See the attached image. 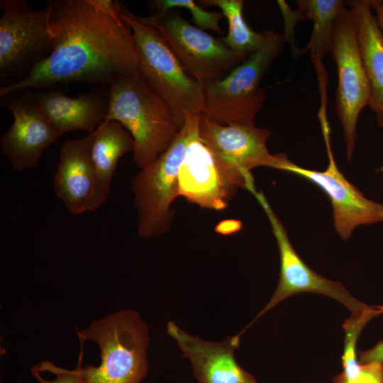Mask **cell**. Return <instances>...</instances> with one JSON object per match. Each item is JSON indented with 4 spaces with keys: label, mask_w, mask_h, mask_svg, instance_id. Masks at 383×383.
Masks as SVG:
<instances>
[{
    "label": "cell",
    "mask_w": 383,
    "mask_h": 383,
    "mask_svg": "<svg viewBox=\"0 0 383 383\" xmlns=\"http://www.w3.org/2000/svg\"><path fill=\"white\" fill-rule=\"evenodd\" d=\"M287 38L267 30L264 45L224 78L206 85L202 116L222 125H255L266 100L260 83L274 60L283 50Z\"/></svg>",
    "instance_id": "277c9868"
},
{
    "label": "cell",
    "mask_w": 383,
    "mask_h": 383,
    "mask_svg": "<svg viewBox=\"0 0 383 383\" xmlns=\"http://www.w3.org/2000/svg\"><path fill=\"white\" fill-rule=\"evenodd\" d=\"M297 12L313 21L310 40L301 52L310 51L313 60L323 58L331 52L335 21L345 8L341 0H299Z\"/></svg>",
    "instance_id": "ffe728a7"
},
{
    "label": "cell",
    "mask_w": 383,
    "mask_h": 383,
    "mask_svg": "<svg viewBox=\"0 0 383 383\" xmlns=\"http://www.w3.org/2000/svg\"><path fill=\"white\" fill-rule=\"evenodd\" d=\"M201 116H187L171 145L132 179L139 238L149 239L170 231L174 215L171 206L178 196L180 165L188 143L199 133Z\"/></svg>",
    "instance_id": "5b68a950"
},
{
    "label": "cell",
    "mask_w": 383,
    "mask_h": 383,
    "mask_svg": "<svg viewBox=\"0 0 383 383\" xmlns=\"http://www.w3.org/2000/svg\"><path fill=\"white\" fill-rule=\"evenodd\" d=\"M79 340L96 342L101 364L80 367L82 383H141L148 370V329L140 314L123 310L77 331Z\"/></svg>",
    "instance_id": "3957f363"
},
{
    "label": "cell",
    "mask_w": 383,
    "mask_h": 383,
    "mask_svg": "<svg viewBox=\"0 0 383 383\" xmlns=\"http://www.w3.org/2000/svg\"><path fill=\"white\" fill-rule=\"evenodd\" d=\"M237 191L217 167L199 131L188 143L180 165L178 196L218 211L227 207Z\"/></svg>",
    "instance_id": "2e32d148"
},
{
    "label": "cell",
    "mask_w": 383,
    "mask_h": 383,
    "mask_svg": "<svg viewBox=\"0 0 383 383\" xmlns=\"http://www.w3.org/2000/svg\"><path fill=\"white\" fill-rule=\"evenodd\" d=\"M250 192L255 196L265 211L277 240L280 257V274L277 287L267 304L255 318L239 333L244 332L257 320L285 299L301 292H313L331 297L347 307L352 317L358 318L371 311L375 306L367 305L348 292L340 282L329 280L310 269L296 252L282 223L277 216L265 195L255 188Z\"/></svg>",
    "instance_id": "30bf717a"
},
{
    "label": "cell",
    "mask_w": 383,
    "mask_h": 383,
    "mask_svg": "<svg viewBox=\"0 0 383 383\" xmlns=\"http://www.w3.org/2000/svg\"><path fill=\"white\" fill-rule=\"evenodd\" d=\"M139 59V72L165 101L183 126L188 115L202 114L204 89L184 70L164 40L137 16L122 6Z\"/></svg>",
    "instance_id": "8992f818"
},
{
    "label": "cell",
    "mask_w": 383,
    "mask_h": 383,
    "mask_svg": "<svg viewBox=\"0 0 383 383\" xmlns=\"http://www.w3.org/2000/svg\"><path fill=\"white\" fill-rule=\"evenodd\" d=\"M323 128L329 158L325 170L303 168L291 162L286 155L279 170L306 179L326 194L333 209L335 228L339 235L346 240L357 226L383 221V204L366 198L340 172L331 151L328 129Z\"/></svg>",
    "instance_id": "7c38bea8"
},
{
    "label": "cell",
    "mask_w": 383,
    "mask_h": 383,
    "mask_svg": "<svg viewBox=\"0 0 383 383\" xmlns=\"http://www.w3.org/2000/svg\"><path fill=\"white\" fill-rule=\"evenodd\" d=\"M337 67L335 109L343 127L346 156L351 160L362 109L370 101V86L361 60L353 15L345 7L335 21L330 52Z\"/></svg>",
    "instance_id": "8fae6325"
},
{
    "label": "cell",
    "mask_w": 383,
    "mask_h": 383,
    "mask_svg": "<svg viewBox=\"0 0 383 383\" xmlns=\"http://www.w3.org/2000/svg\"><path fill=\"white\" fill-rule=\"evenodd\" d=\"M358 355L359 362L361 364L373 362L383 363V340L367 350H360Z\"/></svg>",
    "instance_id": "d4e9b609"
},
{
    "label": "cell",
    "mask_w": 383,
    "mask_h": 383,
    "mask_svg": "<svg viewBox=\"0 0 383 383\" xmlns=\"http://www.w3.org/2000/svg\"><path fill=\"white\" fill-rule=\"evenodd\" d=\"M47 7L51 54L22 80L1 87V98L60 84H109L116 75L139 71L131 28L118 1L53 0Z\"/></svg>",
    "instance_id": "6da1fadb"
},
{
    "label": "cell",
    "mask_w": 383,
    "mask_h": 383,
    "mask_svg": "<svg viewBox=\"0 0 383 383\" xmlns=\"http://www.w3.org/2000/svg\"><path fill=\"white\" fill-rule=\"evenodd\" d=\"M134 140L123 126L115 121H104L94 132L91 157L94 167V184L87 211H95L104 204L119 160L133 152Z\"/></svg>",
    "instance_id": "d6986e66"
},
{
    "label": "cell",
    "mask_w": 383,
    "mask_h": 383,
    "mask_svg": "<svg viewBox=\"0 0 383 383\" xmlns=\"http://www.w3.org/2000/svg\"><path fill=\"white\" fill-rule=\"evenodd\" d=\"M150 4L157 11L155 13L180 8L187 9L190 12L192 22L197 28L223 34L220 26V21L224 17L222 13L206 11L192 0H155L150 1Z\"/></svg>",
    "instance_id": "7402d4cb"
},
{
    "label": "cell",
    "mask_w": 383,
    "mask_h": 383,
    "mask_svg": "<svg viewBox=\"0 0 383 383\" xmlns=\"http://www.w3.org/2000/svg\"><path fill=\"white\" fill-rule=\"evenodd\" d=\"M0 78L4 87L22 80L54 48L48 7L35 10L24 0H1Z\"/></svg>",
    "instance_id": "ba28073f"
},
{
    "label": "cell",
    "mask_w": 383,
    "mask_h": 383,
    "mask_svg": "<svg viewBox=\"0 0 383 383\" xmlns=\"http://www.w3.org/2000/svg\"><path fill=\"white\" fill-rule=\"evenodd\" d=\"M167 333L176 340L183 357L190 361L198 383H258L235 360L240 339L236 335L219 342L207 341L184 331L173 321L167 323Z\"/></svg>",
    "instance_id": "5bb4252c"
},
{
    "label": "cell",
    "mask_w": 383,
    "mask_h": 383,
    "mask_svg": "<svg viewBox=\"0 0 383 383\" xmlns=\"http://www.w3.org/2000/svg\"><path fill=\"white\" fill-rule=\"evenodd\" d=\"M1 106L13 116L11 126L2 135L1 151L16 172L36 169L43 152L60 135L33 101L30 89L1 98Z\"/></svg>",
    "instance_id": "4fadbf2b"
},
{
    "label": "cell",
    "mask_w": 383,
    "mask_h": 383,
    "mask_svg": "<svg viewBox=\"0 0 383 383\" xmlns=\"http://www.w3.org/2000/svg\"><path fill=\"white\" fill-rule=\"evenodd\" d=\"M271 131L255 125H222L201 115L199 136L225 177L236 188L255 187L251 170L260 166L279 168L283 153L267 147Z\"/></svg>",
    "instance_id": "9c48e42d"
},
{
    "label": "cell",
    "mask_w": 383,
    "mask_h": 383,
    "mask_svg": "<svg viewBox=\"0 0 383 383\" xmlns=\"http://www.w3.org/2000/svg\"><path fill=\"white\" fill-rule=\"evenodd\" d=\"M333 383H383V363H360L357 366L343 370Z\"/></svg>",
    "instance_id": "cb8c5ba5"
},
{
    "label": "cell",
    "mask_w": 383,
    "mask_h": 383,
    "mask_svg": "<svg viewBox=\"0 0 383 383\" xmlns=\"http://www.w3.org/2000/svg\"><path fill=\"white\" fill-rule=\"evenodd\" d=\"M199 2L205 6H215L221 9L228 23V33L221 39L233 52L248 58L264 45L267 30L255 32L247 24L243 14L244 1L209 0Z\"/></svg>",
    "instance_id": "44dd1931"
},
{
    "label": "cell",
    "mask_w": 383,
    "mask_h": 383,
    "mask_svg": "<svg viewBox=\"0 0 383 383\" xmlns=\"http://www.w3.org/2000/svg\"><path fill=\"white\" fill-rule=\"evenodd\" d=\"M379 171L383 172V166L379 169Z\"/></svg>",
    "instance_id": "83f0119b"
},
{
    "label": "cell",
    "mask_w": 383,
    "mask_h": 383,
    "mask_svg": "<svg viewBox=\"0 0 383 383\" xmlns=\"http://www.w3.org/2000/svg\"><path fill=\"white\" fill-rule=\"evenodd\" d=\"M348 2L353 15L361 60L370 86L369 106L376 113L379 126L383 128V35L376 16L372 13L370 0Z\"/></svg>",
    "instance_id": "ac0fdd59"
},
{
    "label": "cell",
    "mask_w": 383,
    "mask_h": 383,
    "mask_svg": "<svg viewBox=\"0 0 383 383\" xmlns=\"http://www.w3.org/2000/svg\"><path fill=\"white\" fill-rule=\"evenodd\" d=\"M81 350L74 370L59 367L50 361H43L30 368V372L40 383H82L80 367L83 360L84 341L80 340Z\"/></svg>",
    "instance_id": "603a6c76"
},
{
    "label": "cell",
    "mask_w": 383,
    "mask_h": 383,
    "mask_svg": "<svg viewBox=\"0 0 383 383\" xmlns=\"http://www.w3.org/2000/svg\"><path fill=\"white\" fill-rule=\"evenodd\" d=\"M93 140L94 133L79 139L65 140L60 150L53 189L73 215L87 211L92 194L95 179L91 157Z\"/></svg>",
    "instance_id": "e0dca14e"
},
{
    "label": "cell",
    "mask_w": 383,
    "mask_h": 383,
    "mask_svg": "<svg viewBox=\"0 0 383 383\" xmlns=\"http://www.w3.org/2000/svg\"><path fill=\"white\" fill-rule=\"evenodd\" d=\"M109 88L105 121H117L129 132L135 143V163L142 170L171 145L182 126L139 71L116 75Z\"/></svg>",
    "instance_id": "7a4b0ae2"
},
{
    "label": "cell",
    "mask_w": 383,
    "mask_h": 383,
    "mask_svg": "<svg viewBox=\"0 0 383 383\" xmlns=\"http://www.w3.org/2000/svg\"><path fill=\"white\" fill-rule=\"evenodd\" d=\"M242 227V223L237 220H226L223 221L216 227L217 233L226 235L235 233L239 231Z\"/></svg>",
    "instance_id": "484cf974"
},
{
    "label": "cell",
    "mask_w": 383,
    "mask_h": 383,
    "mask_svg": "<svg viewBox=\"0 0 383 383\" xmlns=\"http://www.w3.org/2000/svg\"><path fill=\"white\" fill-rule=\"evenodd\" d=\"M30 90L33 101L60 136L76 130L92 133L108 116L109 84L97 85L76 97L55 87Z\"/></svg>",
    "instance_id": "9a60e30c"
},
{
    "label": "cell",
    "mask_w": 383,
    "mask_h": 383,
    "mask_svg": "<svg viewBox=\"0 0 383 383\" xmlns=\"http://www.w3.org/2000/svg\"><path fill=\"white\" fill-rule=\"evenodd\" d=\"M140 19L165 43L187 73L203 87L227 76L248 58L222 41L190 24L175 9Z\"/></svg>",
    "instance_id": "52a82bcc"
},
{
    "label": "cell",
    "mask_w": 383,
    "mask_h": 383,
    "mask_svg": "<svg viewBox=\"0 0 383 383\" xmlns=\"http://www.w3.org/2000/svg\"><path fill=\"white\" fill-rule=\"evenodd\" d=\"M370 4L377 13V23L383 35V1L370 0Z\"/></svg>",
    "instance_id": "4316f807"
}]
</instances>
